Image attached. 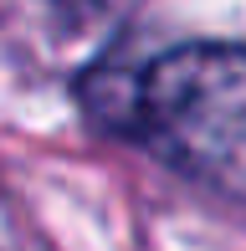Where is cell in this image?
<instances>
[{
  "label": "cell",
  "mask_w": 246,
  "mask_h": 251,
  "mask_svg": "<svg viewBox=\"0 0 246 251\" xmlns=\"http://www.w3.org/2000/svg\"><path fill=\"white\" fill-rule=\"evenodd\" d=\"M128 128L205 190L246 200V47L195 41L128 82Z\"/></svg>",
  "instance_id": "obj_1"
}]
</instances>
